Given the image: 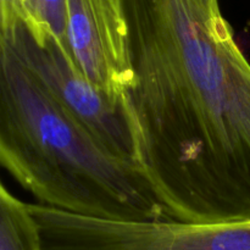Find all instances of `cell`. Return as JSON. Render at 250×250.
Masks as SVG:
<instances>
[{
	"label": "cell",
	"mask_w": 250,
	"mask_h": 250,
	"mask_svg": "<svg viewBox=\"0 0 250 250\" xmlns=\"http://www.w3.org/2000/svg\"><path fill=\"white\" fill-rule=\"evenodd\" d=\"M26 0H0L1 26L19 21Z\"/></svg>",
	"instance_id": "obj_8"
},
{
	"label": "cell",
	"mask_w": 250,
	"mask_h": 250,
	"mask_svg": "<svg viewBox=\"0 0 250 250\" xmlns=\"http://www.w3.org/2000/svg\"><path fill=\"white\" fill-rule=\"evenodd\" d=\"M66 51L114 103L133 82L124 0H67Z\"/></svg>",
	"instance_id": "obj_5"
},
{
	"label": "cell",
	"mask_w": 250,
	"mask_h": 250,
	"mask_svg": "<svg viewBox=\"0 0 250 250\" xmlns=\"http://www.w3.org/2000/svg\"><path fill=\"white\" fill-rule=\"evenodd\" d=\"M43 250H250V221H114L29 204Z\"/></svg>",
	"instance_id": "obj_3"
},
{
	"label": "cell",
	"mask_w": 250,
	"mask_h": 250,
	"mask_svg": "<svg viewBox=\"0 0 250 250\" xmlns=\"http://www.w3.org/2000/svg\"><path fill=\"white\" fill-rule=\"evenodd\" d=\"M0 250H43L38 224L21 202L0 186Z\"/></svg>",
	"instance_id": "obj_6"
},
{
	"label": "cell",
	"mask_w": 250,
	"mask_h": 250,
	"mask_svg": "<svg viewBox=\"0 0 250 250\" xmlns=\"http://www.w3.org/2000/svg\"><path fill=\"white\" fill-rule=\"evenodd\" d=\"M17 22L28 29L38 44L55 41L67 55V0H26L21 17Z\"/></svg>",
	"instance_id": "obj_7"
},
{
	"label": "cell",
	"mask_w": 250,
	"mask_h": 250,
	"mask_svg": "<svg viewBox=\"0 0 250 250\" xmlns=\"http://www.w3.org/2000/svg\"><path fill=\"white\" fill-rule=\"evenodd\" d=\"M0 42L110 151L134 161L132 137L121 106L93 84L55 41L38 44L23 24L14 22L1 26Z\"/></svg>",
	"instance_id": "obj_4"
},
{
	"label": "cell",
	"mask_w": 250,
	"mask_h": 250,
	"mask_svg": "<svg viewBox=\"0 0 250 250\" xmlns=\"http://www.w3.org/2000/svg\"><path fill=\"white\" fill-rule=\"evenodd\" d=\"M134 163L172 220L250 221V62L219 0H124Z\"/></svg>",
	"instance_id": "obj_1"
},
{
	"label": "cell",
	"mask_w": 250,
	"mask_h": 250,
	"mask_svg": "<svg viewBox=\"0 0 250 250\" xmlns=\"http://www.w3.org/2000/svg\"><path fill=\"white\" fill-rule=\"evenodd\" d=\"M0 163L37 204L114 221L172 220L136 163L110 151L1 42Z\"/></svg>",
	"instance_id": "obj_2"
}]
</instances>
